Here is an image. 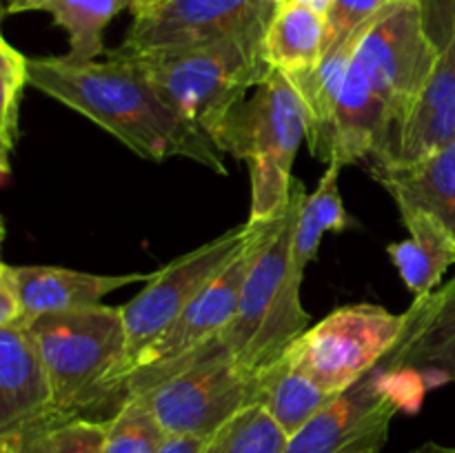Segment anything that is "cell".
<instances>
[{
	"label": "cell",
	"mask_w": 455,
	"mask_h": 453,
	"mask_svg": "<svg viewBox=\"0 0 455 453\" xmlns=\"http://www.w3.org/2000/svg\"><path fill=\"white\" fill-rule=\"evenodd\" d=\"M29 84L96 123L145 160L189 158L225 176V154L164 102L136 65L114 52L107 60L29 58Z\"/></svg>",
	"instance_id": "cell-1"
},
{
	"label": "cell",
	"mask_w": 455,
	"mask_h": 453,
	"mask_svg": "<svg viewBox=\"0 0 455 453\" xmlns=\"http://www.w3.org/2000/svg\"><path fill=\"white\" fill-rule=\"evenodd\" d=\"M29 331L38 345L60 413L109 420L118 411L116 386L127 360L120 306L49 314Z\"/></svg>",
	"instance_id": "cell-2"
},
{
	"label": "cell",
	"mask_w": 455,
	"mask_h": 453,
	"mask_svg": "<svg viewBox=\"0 0 455 453\" xmlns=\"http://www.w3.org/2000/svg\"><path fill=\"white\" fill-rule=\"evenodd\" d=\"M142 395L169 435L209 440L227 420L258 404L260 369L240 367L218 336L194 354L169 364L129 373L120 402Z\"/></svg>",
	"instance_id": "cell-3"
},
{
	"label": "cell",
	"mask_w": 455,
	"mask_h": 453,
	"mask_svg": "<svg viewBox=\"0 0 455 453\" xmlns=\"http://www.w3.org/2000/svg\"><path fill=\"white\" fill-rule=\"evenodd\" d=\"M305 198V185L293 180L291 200L258 251L238 311L220 333L231 358L249 371L278 360L309 324L311 315L300 298L305 275L293 266V231Z\"/></svg>",
	"instance_id": "cell-4"
},
{
	"label": "cell",
	"mask_w": 455,
	"mask_h": 453,
	"mask_svg": "<svg viewBox=\"0 0 455 453\" xmlns=\"http://www.w3.org/2000/svg\"><path fill=\"white\" fill-rule=\"evenodd\" d=\"M309 120L305 102L291 80L271 69L256 87L251 100H243L213 133L222 154L247 160L251 173L249 220H274L291 200L293 160L307 140Z\"/></svg>",
	"instance_id": "cell-5"
},
{
	"label": "cell",
	"mask_w": 455,
	"mask_h": 453,
	"mask_svg": "<svg viewBox=\"0 0 455 453\" xmlns=\"http://www.w3.org/2000/svg\"><path fill=\"white\" fill-rule=\"evenodd\" d=\"M265 31L260 27L203 47L123 58L140 69L176 114L213 138L244 93L271 71L262 56Z\"/></svg>",
	"instance_id": "cell-6"
},
{
	"label": "cell",
	"mask_w": 455,
	"mask_h": 453,
	"mask_svg": "<svg viewBox=\"0 0 455 453\" xmlns=\"http://www.w3.org/2000/svg\"><path fill=\"white\" fill-rule=\"evenodd\" d=\"M407 324L409 311L398 315L369 302L340 306L300 333L284 355L315 385L340 395L395 349Z\"/></svg>",
	"instance_id": "cell-7"
},
{
	"label": "cell",
	"mask_w": 455,
	"mask_h": 453,
	"mask_svg": "<svg viewBox=\"0 0 455 453\" xmlns=\"http://www.w3.org/2000/svg\"><path fill=\"white\" fill-rule=\"evenodd\" d=\"M427 391L418 373L391 367L385 358L289 438L284 453H345L363 444L385 447L394 417L416 413Z\"/></svg>",
	"instance_id": "cell-8"
},
{
	"label": "cell",
	"mask_w": 455,
	"mask_h": 453,
	"mask_svg": "<svg viewBox=\"0 0 455 453\" xmlns=\"http://www.w3.org/2000/svg\"><path fill=\"white\" fill-rule=\"evenodd\" d=\"M438 56L440 44H435L427 29L420 0L391 3L373 18L360 38L351 65L363 74L369 89L387 107L398 142Z\"/></svg>",
	"instance_id": "cell-9"
},
{
	"label": "cell",
	"mask_w": 455,
	"mask_h": 453,
	"mask_svg": "<svg viewBox=\"0 0 455 453\" xmlns=\"http://www.w3.org/2000/svg\"><path fill=\"white\" fill-rule=\"evenodd\" d=\"M256 231L258 220H247L244 225L234 226L218 238L200 244L194 251L176 258L156 271L145 289L133 300L120 306L124 331H127V360L120 371L118 386L129 362L238 258V253L247 247ZM118 386H116V400H118Z\"/></svg>",
	"instance_id": "cell-10"
},
{
	"label": "cell",
	"mask_w": 455,
	"mask_h": 453,
	"mask_svg": "<svg viewBox=\"0 0 455 453\" xmlns=\"http://www.w3.org/2000/svg\"><path fill=\"white\" fill-rule=\"evenodd\" d=\"M271 0H167L151 13L133 18L120 56H151L225 40L269 25Z\"/></svg>",
	"instance_id": "cell-11"
},
{
	"label": "cell",
	"mask_w": 455,
	"mask_h": 453,
	"mask_svg": "<svg viewBox=\"0 0 455 453\" xmlns=\"http://www.w3.org/2000/svg\"><path fill=\"white\" fill-rule=\"evenodd\" d=\"M278 218H274V220H258V231L249 240L247 247L238 253V258L156 340H151L129 362V367L123 373V380L133 371L160 367V364H169L173 360L182 358V355L194 354L196 349L216 340L229 327L235 311H238L240 293H243L249 269H251L258 251L265 244L267 235L271 234ZM123 380H120V385H123Z\"/></svg>",
	"instance_id": "cell-12"
},
{
	"label": "cell",
	"mask_w": 455,
	"mask_h": 453,
	"mask_svg": "<svg viewBox=\"0 0 455 453\" xmlns=\"http://www.w3.org/2000/svg\"><path fill=\"white\" fill-rule=\"evenodd\" d=\"M387 362L418 373L427 389L455 382V275L438 291L416 296L407 331Z\"/></svg>",
	"instance_id": "cell-13"
},
{
	"label": "cell",
	"mask_w": 455,
	"mask_h": 453,
	"mask_svg": "<svg viewBox=\"0 0 455 453\" xmlns=\"http://www.w3.org/2000/svg\"><path fill=\"white\" fill-rule=\"evenodd\" d=\"M56 413L52 380L29 327H0V433Z\"/></svg>",
	"instance_id": "cell-14"
},
{
	"label": "cell",
	"mask_w": 455,
	"mask_h": 453,
	"mask_svg": "<svg viewBox=\"0 0 455 453\" xmlns=\"http://www.w3.org/2000/svg\"><path fill=\"white\" fill-rule=\"evenodd\" d=\"M16 269L18 291L25 311V327L49 314L89 309L102 305V298L111 291L136 282H149L154 274L98 275L62 266L22 265Z\"/></svg>",
	"instance_id": "cell-15"
},
{
	"label": "cell",
	"mask_w": 455,
	"mask_h": 453,
	"mask_svg": "<svg viewBox=\"0 0 455 453\" xmlns=\"http://www.w3.org/2000/svg\"><path fill=\"white\" fill-rule=\"evenodd\" d=\"M455 142V13L434 71L427 78L391 163H416ZM389 164V163H387Z\"/></svg>",
	"instance_id": "cell-16"
},
{
	"label": "cell",
	"mask_w": 455,
	"mask_h": 453,
	"mask_svg": "<svg viewBox=\"0 0 455 453\" xmlns=\"http://www.w3.org/2000/svg\"><path fill=\"white\" fill-rule=\"evenodd\" d=\"M371 176L389 191L400 213H429L455 238V142L416 163L373 164Z\"/></svg>",
	"instance_id": "cell-17"
},
{
	"label": "cell",
	"mask_w": 455,
	"mask_h": 453,
	"mask_svg": "<svg viewBox=\"0 0 455 453\" xmlns=\"http://www.w3.org/2000/svg\"><path fill=\"white\" fill-rule=\"evenodd\" d=\"M360 27L358 31L345 38L342 43L333 44L324 52L323 60L309 74L291 76L293 87L300 93L307 109V120H309V131H307V142L315 158L331 163V147H333V123H336L338 102H340L342 87H345L347 71H349L351 60L355 56L360 38L364 36L367 27Z\"/></svg>",
	"instance_id": "cell-18"
},
{
	"label": "cell",
	"mask_w": 455,
	"mask_h": 453,
	"mask_svg": "<svg viewBox=\"0 0 455 453\" xmlns=\"http://www.w3.org/2000/svg\"><path fill=\"white\" fill-rule=\"evenodd\" d=\"M324 47L327 16L298 0H287L275 9L262 38L267 65L289 78L315 69L323 60Z\"/></svg>",
	"instance_id": "cell-19"
},
{
	"label": "cell",
	"mask_w": 455,
	"mask_h": 453,
	"mask_svg": "<svg viewBox=\"0 0 455 453\" xmlns=\"http://www.w3.org/2000/svg\"><path fill=\"white\" fill-rule=\"evenodd\" d=\"M409 238L387 247L400 278L416 296L435 291L447 269L455 265V238L451 231L425 211L403 213Z\"/></svg>",
	"instance_id": "cell-20"
},
{
	"label": "cell",
	"mask_w": 455,
	"mask_h": 453,
	"mask_svg": "<svg viewBox=\"0 0 455 453\" xmlns=\"http://www.w3.org/2000/svg\"><path fill=\"white\" fill-rule=\"evenodd\" d=\"M333 398L336 393H329L315 385L309 376L293 367L284 354L260 369L258 404L274 416L289 438L314 420Z\"/></svg>",
	"instance_id": "cell-21"
},
{
	"label": "cell",
	"mask_w": 455,
	"mask_h": 453,
	"mask_svg": "<svg viewBox=\"0 0 455 453\" xmlns=\"http://www.w3.org/2000/svg\"><path fill=\"white\" fill-rule=\"evenodd\" d=\"M107 420L84 416H56L12 433H0V451L7 453H102Z\"/></svg>",
	"instance_id": "cell-22"
},
{
	"label": "cell",
	"mask_w": 455,
	"mask_h": 453,
	"mask_svg": "<svg viewBox=\"0 0 455 453\" xmlns=\"http://www.w3.org/2000/svg\"><path fill=\"white\" fill-rule=\"evenodd\" d=\"M340 169V163L329 164L315 191L307 195L300 213H298L296 231H293V266L302 275H305L309 262H314L324 234L345 231L354 225L345 203H342L340 187H338Z\"/></svg>",
	"instance_id": "cell-23"
},
{
	"label": "cell",
	"mask_w": 455,
	"mask_h": 453,
	"mask_svg": "<svg viewBox=\"0 0 455 453\" xmlns=\"http://www.w3.org/2000/svg\"><path fill=\"white\" fill-rule=\"evenodd\" d=\"M124 7H132V0H47L43 12L67 31V58L83 62L107 53L102 31Z\"/></svg>",
	"instance_id": "cell-24"
},
{
	"label": "cell",
	"mask_w": 455,
	"mask_h": 453,
	"mask_svg": "<svg viewBox=\"0 0 455 453\" xmlns=\"http://www.w3.org/2000/svg\"><path fill=\"white\" fill-rule=\"evenodd\" d=\"M289 435L262 404H249L227 420L203 453H284Z\"/></svg>",
	"instance_id": "cell-25"
},
{
	"label": "cell",
	"mask_w": 455,
	"mask_h": 453,
	"mask_svg": "<svg viewBox=\"0 0 455 453\" xmlns=\"http://www.w3.org/2000/svg\"><path fill=\"white\" fill-rule=\"evenodd\" d=\"M167 438L147 400L133 395L107 420L102 453H158Z\"/></svg>",
	"instance_id": "cell-26"
},
{
	"label": "cell",
	"mask_w": 455,
	"mask_h": 453,
	"mask_svg": "<svg viewBox=\"0 0 455 453\" xmlns=\"http://www.w3.org/2000/svg\"><path fill=\"white\" fill-rule=\"evenodd\" d=\"M29 84V58L22 56L13 44L0 40V173L7 180L12 171V154L20 133V100Z\"/></svg>",
	"instance_id": "cell-27"
},
{
	"label": "cell",
	"mask_w": 455,
	"mask_h": 453,
	"mask_svg": "<svg viewBox=\"0 0 455 453\" xmlns=\"http://www.w3.org/2000/svg\"><path fill=\"white\" fill-rule=\"evenodd\" d=\"M394 0H333L327 12V52L333 44L349 38L354 31L371 22Z\"/></svg>",
	"instance_id": "cell-28"
},
{
	"label": "cell",
	"mask_w": 455,
	"mask_h": 453,
	"mask_svg": "<svg viewBox=\"0 0 455 453\" xmlns=\"http://www.w3.org/2000/svg\"><path fill=\"white\" fill-rule=\"evenodd\" d=\"M0 327H25L22 298L18 291L16 269L9 262L0 265Z\"/></svg>",
	"instance_id": "cell-29"
},
{
	"label": "cell",
	"mask_w": 455,
	"mask_h": 453,
	"mask_svg": "<svg viewBox=\"0 0 455 453\" xmlns=\"http://www.w3.org/2000/svg\"><path fill=\"white\" fill-rule=\"evenodd\" d=\"M207 447L204 438H191V435H169L158 453H203Z\"/></svg>",
	"instance_id": "cell-30"
},
{
	"label": "cell",
	"mask_w": 455,
	"mask_h": 453,
	"mask_svg": "<svg viewBox=\"0 0 455 453\" xmlns=\"http://www.w3.org/2000/svg\"><path fill=\"white\" fill-rule=\"evenodd\" d=\"M47 0H7V12L9 13H22V12H43Z\"/></svg>",
	"instance_id": "cell-31"
},
{
	"label": "cell",
	"mask_w": 455,
	"mask_h": 453,
	"mask_svg": "<svg viewBox=\"0 0 455 453\" xmlns=\"http://www.w3.org/2000/svg\"><path fill=\"white\" fill-rule=\"evenodd\" d=\"M167 0H132V12L133 16H145V13H151L154 9H158L160 4H164Z\"/></svg>",
	"instance_id": "cell-32"
},
{
	"label": "cell",
	"mask_w": 455,
	"mask_h": 453,
	"mask_svg": "<svg viewBox=\"0 0 455 453\" xmlns=\"http://www.w3.org/2000/svg\"><path fill=\"white\" fill-rule=\"evenodd\" d=\"M298 3L307 4V7L315 9L318 13H324V16H327V12H329V7H331L333 0H298Z\"/></svg>",
	"instance_id": "cell-33"
},
{
	"label": "cell",
	"mask_w": 455,
	"mask_h": 453,
	"mask_svg": "<svg viewBox=\"0 0 455 453\" xmlns=\"http://www.w3.org/2000/svg\"><path fill=\"white\" fill-rule=\"evenodd\" d=\"M413 453H443V444H435V442H427L422 444L420 449H416Z\"/></svg>",
	"instance_id": "cell-34"
},
{
	"label": "cell",
	"mask_w": 455,
	"mask_h": 453,
	"mask_svg": "<svg viewBox=\"0 0 455 453\" xmlns=\"http://www.w3.org/2000/svg\"><path fill=\"white\" fill-rule=\"evenodd\" d=\"M345 453H380L376 447H358V449H351V451Z\"/></svg>",
	"instance_id": "cell-35"
},
{
	"label": "cell",
	"mask_w": 455,
	"mask_h": 453,
	"mask_svg": "<svg viewBox=\"0 0 455 453\" xmlns=\"http://www.w3.org/2000/svg\"><path fill=\"white\" fill-rule=\"evenodd\" d=\"M443 453H455V447H443Z\"/></svg>",
	"instance_id": "cell-36"
},
{
	"label": "cell",
	"mask_w": 455,
	"mask_h": 453,
	"mask_svg": "<svg viewBox=\"0 0 455 453\" xmlns=\"http://www.w3.org/2000/svg\"><path fill=\"white\" fill-rule=\"evenodd\" d=\"M271 3H274L275 7H280V4H283V3H287V0H271Z\"/></svg>",
	"instance_id": "cell-37"
},
{
	"label": "cell",
	"mask_w": 455,
	"mask_h": 453,
	"mask_svg": "<svg viewBox=\"0 0 455 453\" xmlns=\"http://www.w3.org/2000/svg\"><path fill=\"white\" fill-rule=\"evenodd\" d=\"M0 453H7V451H0Z\"/></svg>",
	"instance_id": "cell-38"
},
{
	"label": "cell",
	"mask_w": 455,
	"mask_h": 453,
	"mask_svg": "<svg viewBox=\"0 0 455 453\" xmlns=\"http://www.w3.org/2000/svg\"><path fill=\"white\" fill-rule=\"evenodd\" d=\"M394 3H395V0H394Z\"/></svg>",
	"instance_id": "cell-39"
}]
</instances>
